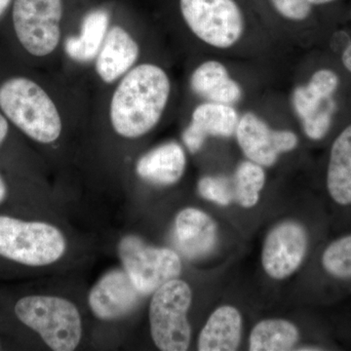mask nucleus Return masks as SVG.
Segmentation results:
<instances>
[{"instance_id": "f257e3e1", "label": "nucleus", "mask_w": 351, "mask_h": 351, "mask_svg": "<svg viewBox=\"0 0 351 351\" xmlns=\"http://www.w3.org/2000/svg\"><path fill=\"white\" fill-rule=\"evenodd\" d=\"M298 58L289 73V108L302 137L321 143L334 137L345 122L346 71L313 50Z\"/></svg>"}, {"instance_id": "f03ea898", "label": "nucleus", "mask_w": 351, "mask_h": 351, "mask_svg": "<svg viewBox=\"0 0 351 351\" xmlns=\"http://www.w3.org/2000/svg\"><path fill=\"white\" fill-rule=\"evenodd\" d=\"M173 95L172 78L156 63L136 64L120 78L110 104L112 130L126 140L149 135L162 121Z\"/></svg>"}, {"instance_id": "7ed1b4c3", "label": "nucleus", "mask_w": 351, "mask_h": 351, "mask_svg": "<svg viewBox=\"0 0 351 351\" xmlns=\"http://www.w3.org/2000/svg\"><path fill=\"white\" fill-rule=\"evenodd\" d=\"M302 137L285 95L274 89L242 108L234 135L244 158L265 169L297 152Z\"/></svg>"}, {"instance_id": "20e7f679", "label": "nucleus", "mask_w": 351, "mask_h": 351, "mask_svg": "<svg viewBox=\"0 0 351 351\" xmlns=\"http://www.w3.org/2000/svg\"><path fill=\"white\" fill-rule=\"evenodd\" d=\"M201 57L191 69L188 82L189 91L199 101L225 104L241 110L282 82L279 76L255 64Z\"/></svg>"}, {"instance_id": "39448f33", "label": "nucleus", "mask_w": 351, "mask_h": 351, "mask_svg": "<svg viewBox=\"0 0 351 351\" xmlns=\"http://www.w3.org/2000/svg\"><path fill=\"white\" fill-rule=\"evenodd\" d=\"M0 110L23 133L39 144H54L63 121L54 101L38 83L13 77L0 85Z\"/></svg>"}, {"instance_id": "423d86ee", "label": "nucleus", "mask_w": 351, "mask_h": 351, "mask_svg": "<svg viewBox=\"0 0 351 351\" xmlns=\"http://www.w3.org/2000/svg\"><path fill=\"white\" fill-rule=\"evenodd\" d=\"M16 317L38 332L51 350L73 351L83 338V321L78 307L64 297L29 295L14 307Z\"/></svg>"}, {"instance_id": "0eeeda50", "label": "nucleus", "mask_w": 351, "mask_h": 351, "mask_svg": "<svg viewBox=\"0 0 351 351\" xmlns=\"http://www.w3.org/2000/svg\"><path fill=\"white\" fill-rule=\"evenodd\" d=\"M68 249V239L57 226L0 215V257L25 267H46L61 261Z\"/></svg>"}, {"instance_id": "6e6552de", "label": "nucleus", "mask_w": 351, "mask_h": 351, "mask_svg": "<svg viewBox=\"0 0 351 351\" xmlns=\"http://www.w3.org/2000/svg\"><path fill=\"white\" fill-rule=\"evenodd\" d=\"M193 302L191 285L180 277L164 283L151 295L149 332L161 351H186L193 341L189 313Z\"/></svg>"}, {"instance_id": "1a4fd4ad", "label": "nucleus", "mask_w": 351, "mask_h": 351, "mask_svg": "<svg viewBox=\"0 0 351 351\" xmlns=\"http://www.w3.org/2000/svg\"><path fill=\"white\" fill-rule=\"evenodd\" d=\"M251 2L270 34L295 54L317 49L329 38L309 0H261Z\"/></svg>"}, {"instance_id": "9d476101", "label": "nucleus", "mask_w": 351, "mask_h": 351, "mask_svg": "<svg viewBox=\"0 0 351 351\" xmlns=\"http://www.w3.org/2000/svg\"><path fill=\"white\" fill-rule=\"evenodd\" d=\"M117 253L122 269L145 297L182 274V258L177 252L147 244L137 235H126L120 240Z\"/></svg>"}, {"instance_id": "9b49d317", "label": "nucleus", "mask_w": 351, "mask_h": 351, "mask_svg": "<svg viewBox=\"0 0 351 351\" xmlns=\"http://www.w3.org/2000/svg\"><path fill=\"white\" fill-rule=\"evenodd\" d=\"M321 184L331 225L339 230L351 228V121L330 141Z\"/></svg>"}, {"instance_id": "f8f14e48", "label": "nucleus", "mask_w": 351, "mask_h": 351, "mask_svg": "<svg viewBox=\"0 0 351 351\" xmlns=\"http://www.w3.org/2000/svg\"><path fill=\"white\" fill-rule=\"evenodd\" d=\"M313 232L294 219L278 221L263 239L261 263L267 276L283 281L302 269L313 247Z\"/></svg>"}, {"instance_id": "ddd939ff", "label": "nucleus", "mask_w": 351, "mask_h": 351, "mask_svg": "<svg viewBox=\"0 0 351 351\" xmlns=\"http://www.w3.org/2000/svg\"><path fill=\"white\" fill-rule=\"evenodd\" d=\"M13 24L20 43L29 54L46 57L61 40L62 0H14Z\"/></svg>"}, {"instance_id": "4468645a", "label": "nucleus", "mask_w": 351, "mask_h": 351, "mask_svg": "<svg viewBox=\"0 0 351 351\" xmlns=\"http://www.w3.org/2000/svg\"><path fill=\"white\" fill-rule=\"evenodd\" d=\"M145 295L123 269L106 272L88 294V306L95 317L115 322L131 315Z\"/></svg>"}, {"instance_id": "2eb2a0df", "label": "nucleus", "mask_w": 351, "mask_h": 351, "mask_svg": "<svg viewBox=\"0 0 351 351\" xmlns=\"http://www.w3.org/2000/svg\"><path fill=\"white\" fill-rule=\"evenodd\" d=\"M318 245V288L327 299L351 291V228Z\"/></svg>"}, {"instance_id": "dca6fc26", "label": "nucleus", "mask_w": 351, "mask_h": 351, "mask_svg": "<svg viewBox=\"0 0 351 351\" xmlns=\"http://www.w3.org/2000/svg\"><path fill=\"white\" fill-rule=\"evenodd\" d=\"M173 235L178 249L191 260L207 257L219 243L216 221L196 207L184 208L176 215Z\"/></svg>"}, {"instance_id": "f3484780", "label": "nucleus", "mask_w": 351, "mask_h": 351, "mask_svg": "<svg viewBox=\"0 0 351 351\" xmlns=\"http://www.w3.org/2000/svg\"><path fill=\"white\" fill-rule=\"evenodd\" d=\"M140 55V44L130 32L120 25H113L95 59L97 75L107 84L119 82L136 66Z\"/></svg>"}, {"instance_id": "a211bd4d", "label": "nucleus", "mask_w": 351, "mask_h": 351, "mask_svg": "<svg viewBox=\"0 0 351 351\" xmlns=\"http://www.w3.org/2000/svg\"><path fill=\"white\" fill-rule=\"evenodd\" d=\"M188 167V154L184 145L169 141L149 149L136 162L138 178L156 186L178 184Z\"/></svg>"}, {"instance_id": "6ab92c4d", "label": "nucleus", "mask_w": 351, "mask_h": 351, "mask_svg": "<svg viewBox=\"0 0 351 351\" xmlns=\"http://www.w3.org/2000/svg\"><path fill=\"white\" fill-rule=\"evenodd\" d=\"M243 316L237 306L221 304L212 311L198 334L199 351H234L241 345Z\"/></svg>"}, {"instance_id": "aec40b11", "label": "nucleus", "mask_w": 351, "mask_h": 351, "mask_svg": "<svg viewBox=\"0 0 351 351\" xmlns=\"http://www.w3.org/2000/svg\"><path fill=\"white\" fill-rule=\"evenodd\" d=\"M110 14L105 9H95L87 13L80 34L69 36L64 40V52L69 59L80 64L95 61L110 29Z\"/></svg>"}, {"instance_id": "412c9836", "label": "nucleus", "mask_w": 351, "mask_h": 351, "mask_svg": "<svg viewBox=\"0 0 351 351\" xmlns=\"http://www.w3.org/2000/svg\"><path fill=\"white\" fill-rule=\"evenodd\" d=\"M240 112L239 108L232 106L200 101L191 110L188 124L199 131L207 140H228L234 138Z\"/></svg>"}, {"instance_id": "4be33fe9", "label": "nucleus", "mask_w": 351, "mask_h": 351, "mask_svg": "<svg viewBox=\"0 0 351 351\" xmlns=\"http://www.w3.org/2000/svg\"><path fill=\"white\" fill-rule=\"evenodd\" d=\"M301 341L300 328L285 318H265L252 328L248 339L250 351L297 350Z\"/></svg>"}, {"instance_id": "5701e85b", "label": "nucleus", "mask_w": 351, "mask_h": 351, "mask_svg": "<svg viewBox=\"0 0 351 351\" xmlns=\"http://www.w3.org/2000/svg\"><path fill=\"white\" fill-rule=\"evenodd\" d=\"M263 166L243 159L237 164L232 176L233 201L243 209H252L260 202L267 181Z\"/></svg>"}, {"instance_id": "b1692460", "label": "nucleus", "mask_w": 351, "mask_h": 351, "mask_svg": "<svg viewBox=\"0 0 351 351\" xmlns=\"http://www.w3.org/2000/svg\"><path fill=\"white\" fill-rule=\"evenodd\" d=\"M197 189L201 197L219 206H230L233 201L232 178L225 175L203 176Z\"/></svg>"}, {"instance_id": "393cba45", "label": "nucleus", "mask_w": 351, "mask_h": 351, "mask_svg": "<svg viewBox=\"0 0 351 351\" xmlns=\"http://www.w3.org/2000/svg\"><path fill=\"white\" fill-rule=\"evenodd\" d=\"M350 20H351V10H350ZM339 63H341L343 69H345L346 73L351 77V40L348 41L341 50V56H339Z\"/></svg>"}, {"instance_id": "a878e982", "label": "nucleus", "mask_w": 351, "mask_h": 351, "mask_svg": "<svg viewBox=\"0 0 351 351\" xmlns=\"http://www.w3.org/2000/svg\"><path fill=\"white\" fill-rule=\"evenodd\" d=\"M9 125L7 119L0 113V145L3 144L4 141L8 135Z\"/></svg>"}, {"instance_id": "bb28decb", "label": "nucleus", "mask_w": 351, "mask_h": 351, "mask_svg": "<svg viewBox=\"0 0 351 351\" xmlns=\"http://www.w3.org/2000/svg\"><path fill=\"white\" fill-rule=\"evenodd\" d=\"M7 195H8V188H7L5 181L0 176V204L6 200Z\"/></svg>"}, {"instance_id": "cd10ccee", "label": "nucleus", "mask_w": 351, "mask_h": 351, "mask_svg": "<svg viewBox=\"0 0 351 351\" xmlns=\"http://www.w3.org/2000/svg\"><path fill=\"white\" fill-rule=\"evenodd\" d=\"M337 1H339V0H309V2H311L313 6H315L316 8L329 5V4L334 3V2Z\"/></svg>"}, {"instance_id": "c85d7f7f", "label": "nucleus", "mask_w": 351, "mask_h": 351, "mask_svg": "<svg viewBox=\"0 0 351 351\" xmlns=\"http://www.w3.org/2000/svg\"><path fill=\"white\" fill-rule=\"evenodd\" d=\"M11 0H0V17L5 12L6 9L10 5Z\"/></svg>"}]
</instances>
